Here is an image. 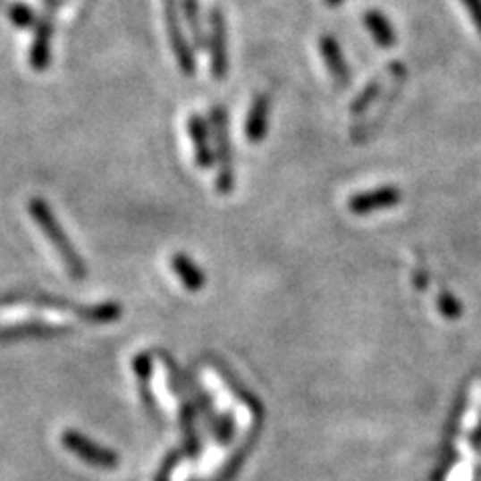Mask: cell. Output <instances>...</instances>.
I'll list each match as a JSON object with an SVG mask.
<instances>
[{
    "label": "cell",
    "instance_id": "ba28073f",
    "mask_svg": "<svg viewBox=\"0 0 481 481\" xmlns=\"http://www.w3.org/2000/svg\"><path fill=\"white\" fill-rule=\"evenodd\" d=\"M53 16L43 14L35 24V37H32L29 61L32 71H46L48 64H51V45H53Z\"/></svg>",
    "mask_w": 481,
    "mask_h": 481
},
{
    "label": "cell",
    "instance_id": "603a6c76",
    "mask_svg": "<svg viewBox=\"0 0 481 481\" xmlns=\"http://www.w3.org/2000/svg\"><path fill=\"white\" fill-rule=\"evenodd\" d=\"M471 445H474L477 451H481V421H479V426L476 427L474 434H471Z\"/></svg>",
    "mask_w": 481,
    "mask_h": 481
},
{
    "label": "cell",
    "instance_id": "8992f818",
    "mask_svg": "<svg viewBox=\"0 0 481 481\" xmlns=\"http://www.w3.org/2000/svg\"><path fill=\"white\" fill-rule=\"evenodd\" d=\"M207 45L211 53V74L217 80H223L229 72V40H227V21L221 8L213 6L209 13V35Z\"/></svg>",
    "mask_w": 481,
    "mask_h": 481
},
{
    "label": "cell",
    "instance_id": "2e32d148",
    "mask_svg": "<svg viewBox=\"0 0 481 481\" xmlns=\"http://www.w3.org/2000/svg\"><path fill=\"white\" fill-rule=\"evenodd\" d=\"M363 22H365V27H367V30L371 32V37L373 40H376L377 45L381 46H392L395 45V30L392 27V22H389L384 14H381L379 11H369V13H365L363 16Z\"/></svg>",
    "mask_w": 481,
    "mask_h": 481
},
{
    "label": "cell",
    "instance_id": "5b68a950",
    "mask_svg": "<svg viewBox=\"0 0 481 481\" xmlns=\"http://www.w3.org/2000/svg\"><path fill=\"white\" fill-rule=\"evenodd\" d=\"M61 442L66 447V451L77 455L79 460L87 461L89 466L98 469H114L119 466V455L113 450L95 443L93 439L82 435L77 429H64L61 435Z\"/></svg>",
    "mask_w": 481,
    "mask_h": 481
},
{
    "label": "cell",
    "instance_id": "d6986e66",
    "mask_svg": "<svg viewBox=\"0 0 481 481\" xmlns=\"http://www.w3.org/2000/svg\"><path fill=\"white\" fill-rule=\"evenodd\" d=\"M215 429V437H217V442L221 445H227L231 443V439H233V434H235V419L231 413H227V416H221L217 426L213 427Z\"/></svg>",
    "mask_w": 481,
    "mask_h": 481
},
{
    "label": "cell",
    "instance_id": "d4e9b609",
    "mask_svg": "<svg viewBox=\"0 0 481 481\" xmlns=\"http://www.w3.org/2000/svg\"><path fill=\"white\" fill-rule=\"evenodd\" d=\"M327 3H329L331 6H335V4H339V3H343V0H327Z\"/></svg>",
    "mask_w": 481,
    "mask_h": 481
},
{
    "label": "cell",
    "instance_id": "277c9868",
    "mask_svg": "<svg viewBox=\"0 0 481 481\" xmlns=\"http://www.w3.org/2000/svg\"><path fill=\"white\" fill-rule=\"evenodd\" d=\"M163 6H165V24H167L173 55H175L181 72L185 74V77H193L197 72V59L193 51L195 46L189 43V38L185 35V27H182L181 21L182 19L181 4L177 0H163Z\"/></svg>",
    "mask_w": 481,
    "mask_h": 481
},
{
    "label": "cell",
    "instance_id": "7a4b0ae2",
    "mask_svg": "<svg viewBox=\"0 0 481 481\" xmlns=\"http://www.w3.org/2000/svg\"><path fill=\"white\" fill-rule=\"evenodd\" d=\"M209 127L215 140V161H217V189L221 195H229L235 185L233 171V153H231V135H229V114L223 106H213L209 113Z\"/></svg>",
    "mask_w": 481,
    "mask_h": 481
},
{
    "label": "cell",
    "instance_id": "e0dca14e",
    "mask_svg": "<svg viewBox=\"0 0 481 481\" xmlns=\"http://www.w3.org/2000/svg\"><path fill=\"white\" fill-rule=\"evenodd\" d=\"M8 11V19L19 29H29L32 24H37V13L32 11V6L24 4V3H11L6 6Z\"/></svg>",
    "mask_w": 481,
    "mask_h": 481
},
{
    "label": "cell",
    "instance_id": "5bb4252c",
    "mask_svg": "<svg viewBox=\"0 0 481 481\" xmlns=\"http://www.w3.org/2000/svg\"><path fill=\"white\" fill-rule=\"evenodd\" d=\"M171 267L175 271V275L181 279V283L185 285L187 291L197 293L205 287L207 279L201 267L190 259L187 253H175L171 257Z\"/></svg>",
    "mask_w": 481,
    "mask_h": 481
},
{
    "label": "cell",
    "instance_id": "4fadbf2b",
    "mask_svg": "<svg viewBox=\"0 0 481 481\" xmlns=\"http://www.w3.org/2000/svg\"><path fill=\"white\" fill-rule=\"evenodd\" d=\"M269 97L259 95L253 101L251 109L247 114L245 122V135L251 143H261L269 131Z\"/></svg>",
    "mask_w": 481,
    "mask_h": 481
},
{
    "label": "cell",
    "instance_id": "3957f363",
    "mask_svg": "<svg viewBox=\"0 0 481 481\" xmlns=\"http://www.w3.org/2000/svg\"><path fill=\"white\" fill-rule=\"evenodd\" d=\"M16 301H24L29 303V307H40V309H53L61 313L69 311L72 315H77V317L85 323H90V325H105V323L117 321L122 315V307L117 301L101 303L95 307L74 305L63 300H53V297H19Z\"/></svg>",
    "mask_w": 481,
    "mask_h": 481
},
{
    "label": "cell",
    "instance_id": "30bf717a",
    "mask_svg": "<svg viewBox=\"0 0 481 481\" xmlns=\"http://www.w3.org/2000/svg\"><path fill=\"white\" fill-rule=\"evenodd\" d=\"M187 131L193 143L195 161L201 169H211L215 165V148L211 145V129L201 114H190L187 121Z\"/></svg>",
    "mask_w": 481,
    "mask_h": 481
},
{
    "label": "cell",
    "instance_id": "8fae6325",
    "mask_svg": "<svg viewBox=\"0 0 481 481\" xmlns=\"http://www.w3.org/2000/svg\"><path fill=\"white\" fill-rule=\"evenodd\" d=\"M132 367H135V376H137V384H139V393L140 400H143L145 408L155 421H159V409H156V401L155 395L151 392V373H153V361L151 355L148 353H139L135 359H132Z\"/></svg>",
    "mask_w": 481,
    "mask_h": 481
},
{
    "label": "cell",
    "instance_id": "ffe728a7",
    "mask_svg": "<svg viewBox=\"0 0 481 481\" xmlns=\"http://www.w3.org/2000/svg\"><path fill=\"white\" fill-rule=\"evenodd\" d=\"M377 95H379V82H373V85H369L367 89L363 90L358 101L351 105V111L353 113H363L373 101H376Z\"/></svg>",
    "mask_w": 481,
    "mask_h": 481
},
{
    "label": "cell",
    "instance_id": "ac0fdd59",
    "mask_svg": "<svg viewBox=\"0 0 481 481\" xmlns=\"http://www.w3.org/2000/svg\"><path fill=\"white\" fill-rule=\"evenodd\" d=\"M437 305H439V311H442L447 319H458V317H461L463 307H461V303L458 300H455V297L450 291H442V293H439Z\"/></svg>",
    "mask_w": 481,
    "mask_h": 481
},
{
    "label": "cell",
    "instance_id": "52a82bcc",
    "mask_svg": "<svg viewBox=\"0 0 481 481\" xmlns=\"http://www.w3.org/2000/svg\"><path fill=\"white\" fill-rule=\"evenodd\" d=\"M401 201H403L401 190L393 185H385L353 195L350 201H347V209L353 215H371L377 211L392 209V207L400 205Z\"/></svg>",
    "mask_w": 481,
    "mask_h": 481
},
{
    "label": "cell",
    "instance_id": "7402d4cb",
    "mask_svg": "<svg viewBox=\"0 0 481 481\" xmlns=\"http://www.w3.org/2000/svg\"><path fill=\"white\" fill-rule=\"evenodd\" d=\"M461 3H463V6L468 8L471 21H474L476 29L481 37V0H461Z\"/></svg>",
    "mask_w": 481,
    "mask_h": 481
},
{
    "label": "cell",
    "instance_id": "6da1fadb",
    "mask_svg": "<svg viewBox=\"0 0 481 481\" xmlns=\"http://www.w3.org/2000/svg\"><path fill=\"white\" fill-rule=\"evenodd\" d=\"M29 215L43 231V235L48 239V243L55 247V251L59 253L63 265L69 271V275L74 281H82L87 277V265L82 261V257L77 253V249L72 247L69 235L64 233L59 219L55 217L51 207H48L43 198H30L29 201Z\"/></svg>",
    "mask_w": 481,
    "mask_h": 481
},
{
    "label": "cell",
    "instance_id": "9a60e30c",
    "mask_svg": "<svg viewBox=\"0 0 481 481\" xmlns=\"http://www.w3.org/2000/svg\"><path fill=\"white\" fill-rule=\"evenodd\" d=\"M181 13L182 19L187 22L190 40H193V46L197 51H205L207 45V32L203 27V16H201V6H198V0H181Z\"/></svg>",
    "mask_w": 481,
    "mask_h": 481
},
{
    "label": "cell",
    "instance_id": "9c48e42d",
    "mask_svg": "<svg viewBox=\"0 0 481 481\" xmlns=\"http://www.w3.org/2000/svg\"><path fill=\"white\" fill-rule=\"evenodd\" d=\"M71 327L53 325L43 321L16 323V325L0 327V342H21V339H53L71 333Z\"/></svg>",
    "mask_w": 481,
    "mask_h": 481
},
{
    "label": "cell",
    "instance_id": "44dd1931",
    "mask_svg": "<svg viewBox=\"0 0 481 481\" xmlns=\"http://www.w3.org/2000/svg\"><path fill=\"white\" fill-rule=\"evenodd\" d=\"M185 458V451L179 450V451H173L167 460L163 461L161 466V471H159V477H156V481H169L171 479V474L173 469H175V466H179V461Z\"/></svg>",
    "mask_w": 481,
    "mask_h": 481
},
{
    "label": "cell",
    "instance_id": "cb8c5ba5",
    "mask_svg": "<svg viewBox=\"0 0 481 481\" xmlns=\"http://www.w3.org/2000/svg\"><path fill=\"white\" fill-rule=\"evenodd\" d=\"M43 3L51 8V11H55V8H59L63 4V0H43Z\"/></svg>",
    "mask_w": 481,
    "mask_h": 481
},
{
    "label": "cell",
    "instance_id": "7c38bea8",
    "mask_svg": "<svg viewBox=\"0 0 481 481\" xmlns=\"http://www.w3.org/2000/svg\"><path fill=\"white\" fill-rule=\"evenodd\" d=\"M319 48H321L323 61H325L327 69L331 72V77L335 79L339 87H345L347 80H350V66H347L342 46H339V43L333 37H323L319 40Z\"/></svg>",
    "mask_w": 481,
    "mask_h": 481
},
{
    "label": "cell",
    "instance_id": "484cf974",
    "mask_svg": "<svg viewBox=\"0 0 481 481\" xmlns=\"http://www.w3.org/2000/svg\"><path fill=\"white\" fill-rule=\"evenodd\" d=\"M0 6H4V3H3V0H0Z\"/></svg>",
    "mask_w": 481,
    "mask_h": 481
}]
</instances>
